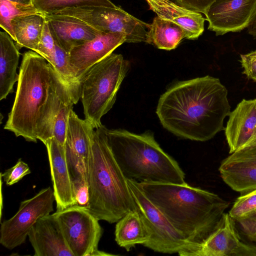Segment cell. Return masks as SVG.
<instances>
[{
    "label": "cell",
    "mask_w": 256,
    "mask_h": 256,
    "mask_svg": "<svg viewBox=\"0 0 256 256\" xmlns=\"http://www.w3.org/2000/svg\"><path fill=\"white\" fill-rule=\"evenodd\" d=\"M230 106L228 90L210 76L178 82L161 95L156 114L163 127L180 138L206 142L224 130Z\"/></svg>",
    "instance_id": "obj_1"
},
{
    "label": "cell",
    "mask_w": 256,
    "mask_h": 256,
    "mask_svg": "<svg viewBox=\"0 0 256 256\" xmlns=\"http://www.w3.org/2000/svg\"><path fill=\"white\" fill-rule=\"evenodd\" d=\"M69 90L44 57L32 50L25 52L14 100L4 128L26 141L39 140L45 144L52 138L56 116Z\"/></svg>",
    "instance_id": "obj_2"
},
{
    "label": "cell",
    "mask_w": 256,
    "mask_h": 256,
    "mask_svg": "<svg viewBox=\"0 0 256 256\" xmlns=\"http://www.w3.org/2000/svg\"><path fill=\"white\" fill-rule=\"evenodd\" d=\"M136 184L172 226L198 250L217 228L229 206L218 195L190 186L186 182Z\"/></svg>",
    "instance_id": "obj_3"
},
{
    "label": "cell",
    "mask_w": 256,
    "mask_h": 256,
    "mask_svg": "<svg viewBox=\"0 0 256 256\" xmlns=\"http://www.w3.org/2000/svg\"><path fill=\"white\" fill-rule=\"evenodd\" d=\"M106 129L102 125L94 132L87 176L89 200L86 207L99 220L112 224L137 210L127 178L108 144Z\"/></svg>",
    "instance_id": "obj_4"
},
{
    "label": "cell",
    "mask_w": 256,
    "mask_h": 256,
    "mask_svg": "<svg viewBox=\"0 0 256 256\" xmlns=\"http://www.w3.org/2000/svg\"><path fill=\"white\" fill-rule=\"evenodd\" d=\"M108 144L124 176L138 182L185 183V174L150 130L140 134L106 129Z\"/></svg>",
    "instance_id": "obj_5"
},
{
    "label": "cell",
    "mask_w": 256,
    "mask_h": 256,
    "mask_svg": "<svg viewBox=\"0 0 256 256\" xmlns=\"http://www.w3.org/2000/svg\"><path fill=\"white\" fill-rule=\"evenodd\" d=\"M130 67L120 54L112 53L90 68L80 79L85 119L98 128L102 118L113 106L117 92Z\"/></svg>",
    "instance_id": "obj_6"
},
{
    "label": "cell",
    "mask_w": 256,
    "mask_h": 256,
    "mask_svg": "<svg viewBox=\"0 0 256 256\" xmlns=\"http://www.w3.org/2000/svg\"><path fill=\"white\" fill-rule=\"evenodd\" d=\"M136 210L150 232V238L143 246L154 252L182 256H194L198 248L177 230L146 198L134 180L127 179Z\"/></svg>",
    "instance_id": "obj_7"
},
{
    "label": "cell",
    "mask_w": 256,
    "mask_h": 256,
    "mask_svg": "<svg viewBox=\"0 0 256 256\" xmlns=\"http://www.w3.org/2000/svg\"><path fill=\"white\" fill-rule=\"evenodd\" d=\"M54 214L74 256H114L98 250L102 229L86 206L76 204Z\"/></svg>",
    "instance_id": "obj_8"
},
{
    "label": "cell",
    "mask_w": 256,
    "mask_h": 256,
    "mask_svg": "<svg viewBox=\"0 0 256 256\" xmlns=\"http://www.w3.org/2000/svg\"><path fill=\"white\" fill-rule=\"evenodd\" d=\"M54 200L53 188L48 186L42 189L32 198L21 202L16 214L1 223L0 244L12 250L24 243L36 221L54 211Z\"/></svg>",
    "instance_id": "obj_9"
},
{
    "label": "cell",
    "mask_w": 256,
    "mask_h": 256,
    "mask_svg": "<svg viewBox=\"0 0 256 256\" xmlns=\"http://www.w3.org/2000/svg\"><path fill=\"white\" fill-rule=\"evenodd\" d=\"M88 120L78 118L73 110L69 116L64 144L74 186L88 184L89 159L95 130Z\"/></svg>",
    "instance_id": "obj_10"
},
{
    "label": "cell",
    "mask_w": 256,
    "mask_h": 256,
    "mask_svg": "<svg viewBox=\"0 0 256 256\" xmlns=\"http://www.w3.org/2000/svg\"><path fill=\"white\" fill-rule=\"evenodd\" d=\"M256 10V0H215L205 16L208 30L216 36L247 28Z\"/></svg>",
    "instance_id": "obj_11"
},
{
    "label": "cell",
    "mask_w": 256,
    "mask_h": 256,
    "mask_svg": "<svg viewBox=\"0 0 256 256\" xmlns=\"http://www.w3.org/2000/svg\"><path fill=\"white\" fill-rule=\"evenodd\" d=\"M219 171L224 182L236 192L256 188V138L224 160Z\"/></svg>",
    "instance_id": "obj_12"
},
{
    "label": "cell",
    "mask_w": 256,
    "mask_h": 256,
    "mask_svg": "<svg viewBox=\"0 0 256 256\" xmlns=\"http://www.w3.org/2000/svg\"><path fill=\"white\" fill-rule=\"evenodd\" d=\"M236 224L229 214L224 213L217 228L194 256H256V246L241 241Z\"/></svg>",
    "instance_id": "obj_13"
},
{
    "label": "cell",
    "mask_w": 256,
    "mask_h": 256,
    "mask_svg": "<svg viewBox=\"0 0 256 256\" xmlns=\"http://www.w3.org/2000/svg\"><path fill=\"white\" fill-rule=\"evenodd\" d=\"M126 36L123 32H101L94 40L73 48L69 52L70 62L78 80L92 66L126 42Z\"/></svg>",
    "instance_id": "obj_14"
},
{
    "label": "cell",
    "mask_w": 256,
    "mask_h": 256,
    "mask_svg": "<svg viewBox=\"0 0 256 256\" xmlns=\"http://www.w3.org/2000/svg\"><path fill=\"white\" fill-rule=\"evenodd\" d=\"M44 145L50 162L56 210L77 204L64 146L60 145L53 137L49 139Z\"/></svg>",
    "instance_id": "obj_15"
},
{
    "label": "cell",
    "mask_w": 256,
    "mask_h": 256,
    "mask_svg": "<svg viewBox=\"0 0 256 256\" xmlns=\"http://www.w3.org/2000/svg\"><path fill=\"white\" fill-rule=\"evenodd\" d=\"M28 238L34 256H74L54 214L40 218L32 228Z\"/></svg>",
    "instance_id": "obj_16"
},
{
    "label": "cell",
    "mask_w": 256,
    "mask_h": 256,
    "mask_svg": "<svg viewBox=\"0 0 256 256\" xmlns=\"http://www.w3.org/2000/svg\"><path fill=\"white\" fill-rule=\"evenodd\" d=\"M228 116L224 130L231 154L256 138V98L242 100Z\"/></svg>",
    "instance_id": "obj_17"
},
{
    "label": "cell",
    "mask_w": 256,
    "mask_h": 256,
    "mask_svg": "<svg viewBox=\"0 0 256 256\" xmlns=\"http://www.w3.org/2000/svg\"><path fill=\"white\" fill-rule=\"evenodd\" d=\"M44 15L55 43L68 53L74 47L94 40L101 32L72 16Z\"/></svg>",
    "instance_id": "obj_18"
},
{
    "label": "cell",
    "mask_w": 256,
    "mask_h": 256,
    "mask_svg": "<svg viewBox=\"0 0 256 256\" xmlns=\"http://www.w3.org/2000/svg\"><path fill=\"white\" fill-rule=\"evenodd\" d=\"M145 0L157 16L182 27L186 39L196 40L203 33L206 20L200 13L185 8L171 0Z\"/></svg>",
    "instance_id": "obj_19"
},
{
    "label": "cell",
    "mask_w": 256,
    "mask_h": 256,
    "mask_svg": "<svg viewBox=\"0 0 256 256\" xmlns=\"http://www.w3.org/2000/svg\"><path fill=\"white\" fill-rule=\"evenodd\" d=\"M14 41L6 31L0 32V100L13 92L18 80L16 68L20 52Z\"/></svg>",
    "instance_id": "obj_20"
},
{
    "label": "cell",
    "mask_w": 256,
    "mask_h": 256,
    "mask_svg": "<svg viewBox=\"0 0 256 256\" xmlns=\"http://www.w3.org/2000/svg\"><path fill=\"white\" fill-rule=\"evenodd\" d=\"M115 240L127 251L136 244L143 245L150 238V232L138 210L131 211L116 222Z\"/></svg>",
    "instance_id": "obj_21"
},
{
    "label": "cell",
    "mask_w": 256,
    "mask_h": 256,
    "mask_svg": "<svg viewBox=\"0 0 256 256\" xmlns=\"http://www.w3.org/2000/svg\"><path fill=\"white\" fill-rule=\"evenodd\" d=\"M45 22V15L41 12L18 16L12 20L18 50L24 47L36 52Z\"/></svg>",
    "instance_id": "obj_22"
},
{
    "label": "cell",
    "mask_w": 256,
    "mask_h": 256,
    "mask_svg": "<svg viewBox=\"0 0 256 256\" xmlns=\"http://www.w3.org/2000/svg\"><path fill=\"white\" fill-rule=\"evenodd\" d=\"M184 38L186 34L182 27L156 16L150 24L146 42L159 49L170 50L175 49Z\"/></svg>",
    "instance_id": "obj_23"
},
{
    "label": "cell",
    "mask_w": 256,
    "mask_h": 256,
    "mask_svg": "<svg viewBox=\"0 0 256 256\" xmlns=\"http://www.w3.org/2000/svg\"><path fill=\"white\" fill-rule=\"evenodd\" d=\"M228 214L248 240L256 239V188L242 194Z\"/></svg>",
    "instance_id": "obj_24"
},
{
    "label": "cell",
    "mask_w": 256,
    "mask_h": 256,
    "mask_svg": "<svg viewBox=\"0 0 256 256\" xmlns=\"http://www.w3.org/2000/svg\"><path fill=\"white\" fill-rule=\"evenodd\" d=\"M50 64L70 90L76 104L80 98V82L71 67L69 53L55 43V50Z\"/></svg>",
    "instance_id": "obj_25"
},
{
    "label": "cell",
    "mask_w": 256,
    "mask_h": 256,
    "mask_svg": "<svg viewBox=\"0 0 256 256\" xmlns=\"http://www.w3.org/2000/svg\"><path fill=\"white\" fill-rule=\"evenodd\" d=\"M34 6L44 14H52L66 8L88 6L115 8L110 0H33Z\"/></svg>",
    "instance_id": "obj_26"
},
{
    "label": "cell",
    "mask_w": 256,
    "mask_h": 256,
    "mask_svg": "<svg viewBox=\"0 0 256 256\" xmlns=\"http://www.w3.org/2000/svg\"><path fill=\"white\" fill-rule=\"evenodd\" d=\"M76 104L70 90L64 95L56 116L52 131V137L62 146L66 143V130L70 114L74 104Z\"/></svg>",
    "instance_id": "obj_27"
},
{
    "label": "cell",
    "mask_w": 256,
    "mask_h": 256,
    "mask_svg": "<svg viewBox=\"0 0 256 256\" xmlns=\"http://www.w3.org/2000/svg\"><path fill=\"white\" fill-rule=\"evenodd\" d=\"M40 12L34 5L23 6L12 3L6 0H0V26L15 40L11 26L14 18L28 14ZM42 13V12H41Z\"/></svg>",
    "instance_id": "obj_28"
},
{
    "label": "cell",
    "mask_w": 256,
    "mask_h": 256,
    "mask_svg": "<svg viewBox=\"0 0 256 256\" xmlns=\"http://www.w3.org/2000/svg\"><path fill=\"white\" fill-rule=\"evenodd\" d=\"M55 50V42L51 34L48 22L46 19L36 52L44 57L49 63Z\"/></svg>",
    "instance_id": "obj_29"
},
{
    "label": "cell",
    "mask_w": 256,
    "mask_h": 256,
    "mask_svg": "<svg viewBox=\"0 0 256 256\" xmlns=\"http://www.w3.org/2000/svg\"><path fill=\"white\" fill-rule=\"evenodd\" d=\"M30 173L31 171L28 164L22 158H19L13 166L1 173V176L6 184L10 186L17 183L24 176Z\"/></svg>",
    "instance_id": "obj_30"
},
{
    "label": "cell",
    "mask_w": 256,
    "mask_h": 256,
    "mask_svg": "<svg viewBox=\"0 0 256 256\" xmlns=\"http://www.w3.org/2000/svg\"><path fill=\"white\" fill-rule=\"evenodd\" d=\"M240 62L244 69L242 73L256 82V50L241 54Z\"/></svg>",
    "instance_id": "obj_31"
},
{
    "label": "cell",
    "mask_w": 256,
    "mask_h": 256,
    "mask_svg": "<svg viewBox=\"0 0 256 256\" xmlns=\"http://www.w3.org/2000/svg\"><path fill=\"white\" fill-rule=\"evenodd\" d=\"M177 4L192 11L206 14L215 0H171Z\"/></svg>",
    "instance_id": "obj_32"
},
{
    "label": "cell",
    "mask_w": 256,
    "mask_h": 256,
    "mask_svg": "<svg viewBox=\"0 0 256 256\" xmlns=\"http://www.w3.org/2000/svg\"><path fill=\"white\" fill-rule=\"evenodd\" d=\"M247 28L248 33L256 38V10Z\"/></svg>",
    "instance_id": "obj_33"
},
{
    "label": "cell",
    "mask_w": 256,
    "mask_h": 256,
    "mask_svg": "<svg viewBox=\"0 0 256 256\" xmlns=\"http://www.w3.org/2000/svg\"><path fill=\"white\" fill-rule=\"evenodd\" d=\"M12 3L23 6H32L33 0H6Z\"/></svg>",
    "instance_id": "obj_34"
},
{
    "label": "cell",
    "mask_w": 256,
    "mask_h": 256,
    "mask_svg": "<svg viewBox=\"0 0 256 256\" xmlns=\"http://www.w3.org/2000/svg\"><path fill=\"white\" fill-rule=\"evenodd\" d=\"M252 245L256 246V239L252 241Z\"/></svg>",
    "instance_id": "obj_35"
}]
</instances>
